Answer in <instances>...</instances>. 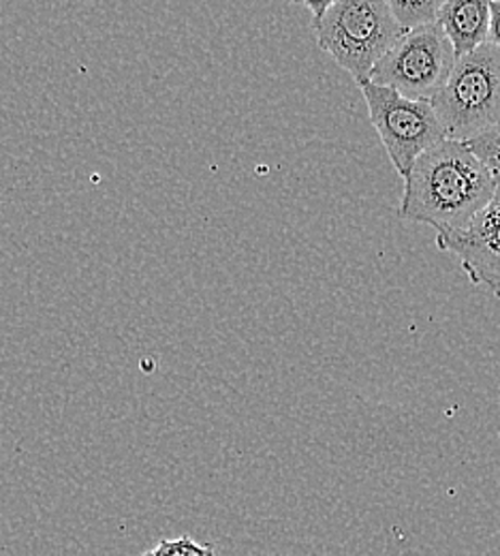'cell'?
I'll return each mask as SVG.
<instances>
[{"label":"cell","mask_w":500,"mask_h":556,"mask_svg":"<svg viewBox=\"0 0 500 556\" xmlns=\"http://www.w3.org/2000/svg\"><path fill=\"white\" fill-rule=\"evenodd\" d=\"M156 556H216L213 546H202L193 542L191 538H180V540H165L154 548Z\"/></svg>","instance_id":"30bf717a"},{"label":"cell","mask_w":500,"mask_h":556,"mask_svg":"<svg viewBox=\"0 0 500 556\" xmlns=\"http://www.w3.org/2000/svg\"><path fill=\"white\" fill-rule=\"evenodd\" d=\"M389 7H392V13H394L396 22L400 24V28L405 33H411V30L424 28L430 24H436L443 2H438V0H420V2L392 0Z\"/></svg>","instance_id":"ba28073f"},{"label":"cell","mask_w":500,"mask_h":556,"mask_svg":"<svg viewBox=\"0 0 500 556\" xmlns=\"http://www.w3.org/2000/svg\"><path fill=\"white\" fill-rule=\"evenodd\" d=\"M368 105L370 123L383 141L396 172L407 178L415 161L436 143L447 139V131L430 101L407 99L394 88L372 81L359 86Z\"/></svg>","instance_id":"277c9868"},{"label":"cell","mask_w":500,"mask_h":556,"mask_svg":"<svg viewBox=\"0 0 500 556\" xmlns=\"http://www.w3.org/2000/svg\"><path fill=\"white\" fill-rule=\"evenodd\" d=\"M499 191L492 172L466 141L445 139L426 150L409 176L398 216L436 229V240L456 238L490 208Z\"/></svg>","instance_id":"6da1fadb"},{"label":"cell","mask_w":500,"mask_h":556,"mask_svg":"<svg viewBox=\"0 0 500 556\" xmlns=\"http://www.w3.org/2000/svg\"><path fill=\"white\" fill-rule=\"evenodd\" d=\"M304 7L308 9V11H312V28L325 17V13H328V9H330V0H321V2H315V0H306L304 2Z\"/></svg>","instance_id":"7c38bea8"},{"label":"cell","mask_w":500,"mask_h":556,"mask_svg":"<svg viewBox=\"0 0 500 556\" xmlns=\"http://www.w3.org/2000/svg\"><path fill=\"white\" fill-rule=\"evenodd\" d=\"M154 556H156V555H154Z\"/></svg>","instance_id":"9a60e30c"},{"label":"cell","mask_w":500,"mask_h":556,"mask_svg":"<svg viewBox=\"0 0 500 556\" xmlns=\"http://www.w3.org/2000/svg\"><path fill=\"white\" fill-rule=\"evenodd\" d=\"M436 244L460 260L462 270L475 285L500 298V220L482 214L469 231L436 240Z\"/></svg>","instance_id":"8992f818"},{"label":"cell","mask_w":500,"mask_h":556,"mask_svg":"<svg viewBox=\"0 0 500 556\" xmlns=\"http://www.w3.org/2000/svg\"><path fill=\"white\" fill-rule=\"evenodd\" d=\"M484 214H486V216H490V218H497V220H500V187L499 191H497V198H495V202L490 204V208L486 210Z\"/></svg>","instance_id":"4fadbf2b"},{"label":"cell","mask_w":500,"mask_h":556,"mask_svg":"<svg viewBox=\"0 0 500 556\" xmlns=\"http://www.w3.org/2000/svg\"><path fill=\"white\" fill-rule=\"evenodd\" d=\"M142 556H154V551H148V553H143Z\"/></svg>","instance_id":"5bb4252c"},{"label":"cell","mask_w":500,"mask_h":556,"mask_svg":"<svg viewBox=\"0 0 500 556\" xmlns=\"http://www.w3.org/2000/svg\"><path fill=\"white\" fill-rule=\"evenodd\" d=\"M471 146V150L479 156V161L492 172L497 185L500 187V125L477 136L471 141H466Z\"/></svg>","instance_id":"9c48e42d"},{"label":"cell","mask_w":500,"mask_h":556,"mask_svg":"<svg viewBox=\"0 0 500 556\" xmlns=\"http://www.w3.org/2000/svg\"><path fill=\"white\" fill-rule=\"evenodd\" d=\"M438 24L460 61L490 43V0H445Z\"/></svg>","instance_id":"52a82bcc"},{"label":"cell","mask_w":500,"mask_h":556,"mask_svg":"<svg viewBox=\"0 0 500 556\" xmlns=\"http://www.w3.org/2000/svg\"><path fill=\"white\" fill-rule=\"evenodd\" d=\"M456 63L453 46L436 22L407 33L374 67L370 81L394 88L407 99L432 103L445 88Z\"/></svg>","instance_id":"5b68a950"},{"label":"cell","mask_w":500,"mask_h":556,"mask_svg":"<svg viewBox=\"0 0 500 556\" xmlns=\"http://www.w3.org/2000/svg\"><path fill=\"white\" fill-rule=\"evenodd\" d=\"M447 139H471L500 125V50L484 43L460 59L445 88L432 99Z\"/></svg>","instance_id":"3957f363"},{"label":"cell","mask_w":500,"mask_h":556,"mask_svg":"<svg viewBox=\"0 0 500 556\" xmlns=\"http://www.w3.org/2000/svg\"><path fill=\"white\" fill-rule=\"evenodd\" d=\"M319 48L347 71L358 86L407 35L385 0H334L315 26Z\"/></svg>","instance_id":"7a4b0ae2"},{"label":"cell","mask_w":500,"mask_h":556,"mask_svg":"<svg viewBox=\"0 0 500 556\" xmlns=\"http://www.w3.org/2000/svg\"><path fill=\"white\" fill-rule=\"evenodd\" d=\"M490 43L500 50V0H490Z\"/></svg>","instance_id":"8fae6325"}]
</instances>
